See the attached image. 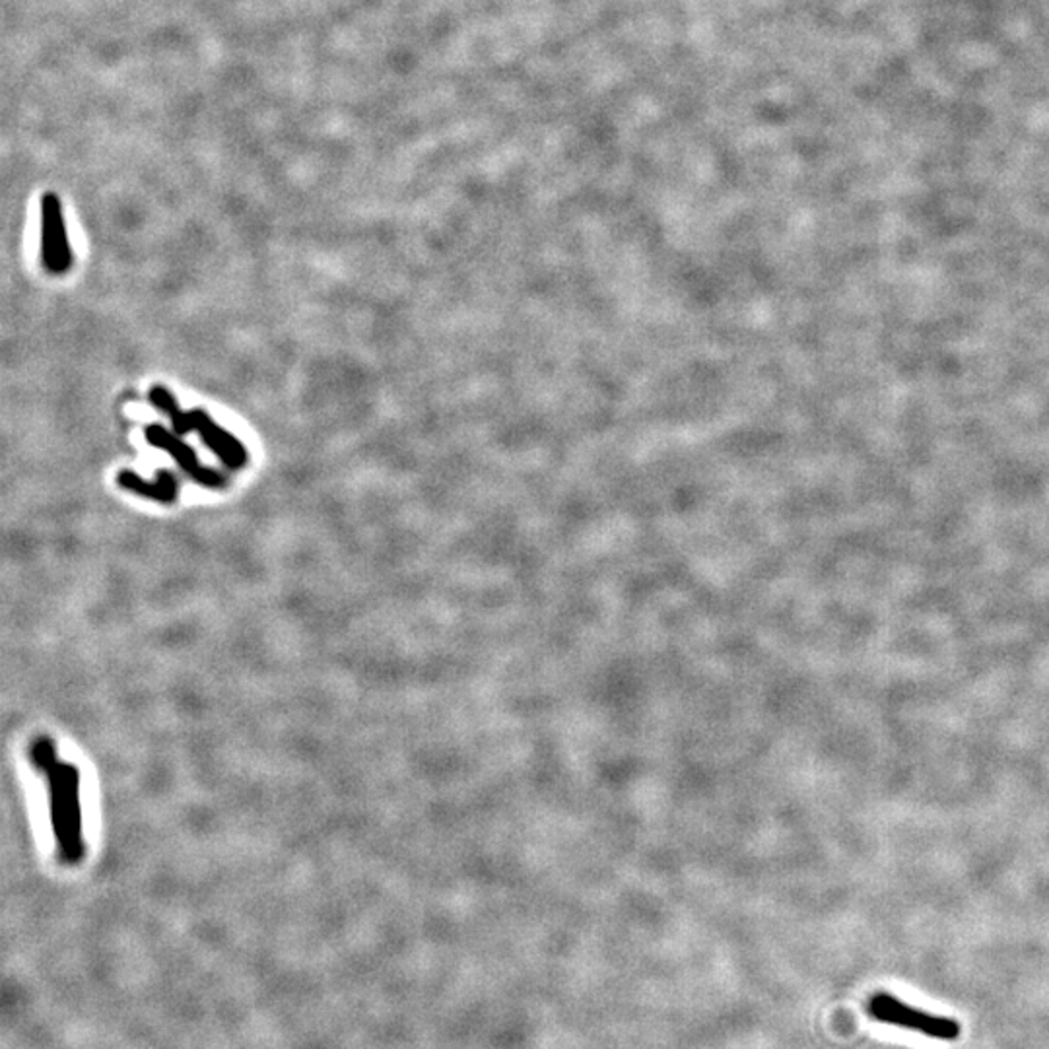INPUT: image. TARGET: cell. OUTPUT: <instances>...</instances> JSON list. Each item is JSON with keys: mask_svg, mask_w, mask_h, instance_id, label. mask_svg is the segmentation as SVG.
I'll return each instance as SVG.
<instances>
[{"mask_svg": "<svg viewBox=\"0 0 1049 1049\" xmlns=\"http://www.w3.org/2000/svg\"><path fill=\"white\" fill-rule=\"evenodd\" d=\"M30 764L43 775L50 793L51 832L61 863L76 867L84 861L86 839L82 818V775L74 762L58 758L51 737H38L28 749Z\"/></svg>", "mask_w": 1049, "mask_h": 1049, "instance_id": "cell-1", "label": "cell"}, {"mask_svg": "<svg viewBox=\"0 0 1049 1049\" xmlns=\"http://www.w3.org/2000/svg\"><path fill=\"white\" fill-rule=\"evenodd\" d=\"M191 418H193V428L199 431L204 446L211 449L212 453L218 457L222 463L229 467V469H236V471L244 469L245 464L249 463V453H247L244 443L237 440L234 433L224 430L221 424L214 422L211 415H206L204 410L196 408V410H191Z\"/></svg>", "mask_w": 1049, "mask_h": 1049, "instance_id": "cell-5", "label": "cell"}, {"mask_svg": "<svg viewBox=\"0 0 1049 1049\" xmlns=\"http://www.w3.org/2000/svg\"><path fill=\"white\" fill-rule=\"evenodd\" d=\"M148 399H150V405L158 408L163 416H168V420L171 422V428L175 433L180 436H188L189 431L195 430L193 428V418H191V413H185L183 408L180 407L178 399L171 395L168 387L163 385H154L150 387V393H148Z\"/></svg>", "mask_w": 1049, "mask_h": 1049, "instance_id": "cell-7", "label": "cell"}, {"mask_svg": "<svg viewBox=\"0 0 1049 1049\" xmlns=\"http://www.w3.org/2000/svg\"><path fill=\"white\" fill-rule=\"evenodd\" d=\"M41 263L51 275H63L73 265L63 204L55 193L41 199Z\"/></svg>", "mask_w": 1049, "mask_h": 1049, "instance_id": "cell-3", "label": "cell"}, {"mask_svg": "<svg viewBox=\"0 0 1049 1049\" xmlns=\"http://www.w3.org/2000/svg\"><path fill=\"white\" fill-rule=\"evenodd\" d=\"M869 1015L879 1023L906 1028L911 1032H920L936 1040L952 1041L960 1036V1026L952 1018L935 1017L925 1010L913 1009L902 1000L896 999L888 993H877L869 1000Z\"/></svg>", "mask_w": 1049, "mask_h": 1049, "instance_id": "cell-2", "label": "cell"}, {"mask_svg": "<svg viewBox=\"0 0 1049 1049\" xmlns=\"http://www.w3.org/2000/svg\"><path fill=\"white\" fill-rule=\"evenodd\" d=\"M117 484L158 504H173L180 492L178 480L168 471L158 472L152 480L142 479L135 471H121L117 474Z\"/></svg>", "mask_w": 1049, "mask_h": 1049, "instance_id": "cell-6", "label": "cell"}, {"mask_svg": "<svg viewBox=\"0 0 1049 1049\" xmlns=\"http://www.w3.org/2000/svg\"><path fill=\"white\" fill-rule=\"evenodd\" d=\"M144 436H147L150 446L165 451L175 463L180 464L181 471L188 472L196 484H201L204 489L214 490L228 486V479L221 471H214L211 467L201 463L195 449L191 448L188 441L181 438L180 433H171L160 424H152L144 430Z\"/></svg>", "mask_w": 1049, "mask_h": 1049, "instance_id": "cell-4", "label": "cell"}]
</instances>
